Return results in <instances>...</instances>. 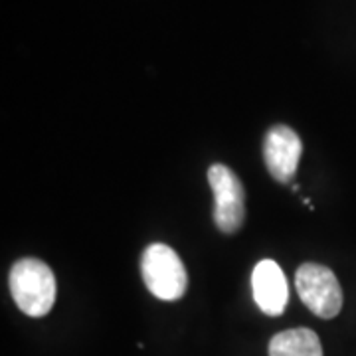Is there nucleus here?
<instances>
[{
    "label": "nucleus",
    "instance_id": "nucleus-1",
    "mask_svg": "<svg viewBox=\"0 0 356 356\" xmlns=\"http://www.w3.org/2000/svg\"><path fill=\"white\" fill-rule=\"evenodd\" d=\"M8 283L14 303L28 317H44L56 303L54 271L36 257H24L16 261Z\"/></svg>",
    "mask_w": 356,
    "mask_h": 356
},
{
    "label": "nucleus",
    "instance_id": "nucleus-2",
    "mask_svg": "<svg viewBox=\"0 0 356 356\" xmlns=\"http://www.w3.org/2000/svg\"><path fill=\"white\" fill-rule=\"evenodd\" d=\"M140 273L147 289L163 301H177L188 287L182 259L166 243H151L140 257Z\"/></svg>",
    "mask_w": 356,
    "mask_h": 356
},
{
    "label": "nucleus",
    "instance_id": "nucleus-3",
    "mask_svg": "<svg viewBox=\"0 0 356 356\" xmlns=\"http://www.w3.org/2000/svg\"><path fill=\"white\" fill-rule=\"evenodd\" d=\"M295 287L301 301L321 318H334L343 309V289L329 267L303 264L297 269Z\"/></svg>",
    "mask_w": 356,
    "mask_h": 356
},
{
    "label": "nucleus",
    "instance_id": "nucleus-4",
    "mask_svg": "<svg viewBox=\"0 0 356 356\" xmlns=\"http://www.w3.org/2000/svg\"><path fill=\"white\" fill-rule=\"evenodd\" d=\"M208 182L214 192V222L224 234H234L242 228L245 218V192L240 178L226 165L208 168Z\"/></svg>",
    "mask_w": 356,
    "mask_h": 356
},
{
    "label": "nucleus",
    "instance_id": "nucleus-5",
    "mask_svg": "<svg viewBox=\"0 0 356 356\" xmlns=\"http://www.w3.org/2000/svg\"><path fill=\"white\" fill-rule=\"evenodd\" d=\"M303 145L299 135L285 125H275L267 131L264 140V159L269 175L277 182H289L299 166Z\"/></svg>",
    "mask_w": 356,
    "mask_h": 356
},
{
    "label": "nucleus",
    "instance_id": "nucleus-6",
    "mask_svg": "<svg viewBox=\"0 0 356 356\" xmlns=\"http://www.w3.org/2000/svg\"><path fill=\"white\" fill-rule=\"evenodd\" d=\"M252 289L255 303L266 315L277 317L285 311L289 287L281 267L273 259H264L255 266L252 273Z\"/></svg>",
    "mask_w": 356,
    "mask_h": 356
},
{
    "label": "nucleus",
    "instance_id": "nucleus-7",
    "mask_svg": "<svg viewBox=\"0 0 356 356\" xmlns=\"http://www.w3.org/2000/svg\"><path fill=\"white\" fill-rule=\"evenodd\" d=\"M269 356H323V346L311 329H291L271 339Z\"/></svg>",
    "mask_w": 356,
    "mask_h": 356
}]
</instances>
